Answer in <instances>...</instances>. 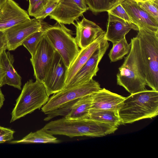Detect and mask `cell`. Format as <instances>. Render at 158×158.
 Wrapping results in <instances>:
<instances>
[{
  "mask_svg": "<svg viewBox=\"0 0 158 158\" xmlns=\"http://www.w3.org/2000/svg\"><path fill=\"white\" fill-rule=\"evenodd\" d=\"M117 129V127L90 119H71L64 117L49 122L41 129L52 135H64L72 138L104 136L114 133Z\"/></svg>",
  "mask_w": 158,
  "mask_h": 158,
  "instance_id": "6da1fadb",
  "label": "cell"
},
{
  "mask_svg": "<svg viewBox=\"0 0 158 158\" xmlns=\"http://www.w3.org/2000/svg\"><path fill=\"white\" fill-rule=\"evenodd\" d=\"M131 48L117 74V84L131 94L143 91L147 85L138 38L131 39Z\"/></svg>",
  "mask_w": 158,
  "mask_h": 158,
  "instance_id": "7a4b0ae2",
  "label": "cell"
},
{
  "mask_svg": "<svg viewBox=\"0 0 158 158\" xmlns=\"http://www.w3.org/2000/svg\"><path fill=\"white\" fill-rule=\"evenodd\" d=\"M118 113L121 123L152 118L158 114V91L145 90L126 98Z\"/></svg>",
  "mask_w": 158,
  "mask_h": 158,
  "instance_id": "3957f363",
  "label": "cell"
},
{
  "mask_svg": "<svg viewBox=\"0 0 158 158\" xmlns=\"http://www.w3.org/2000/svg\"><path fill=\"white\" fill-rule=\"evenodd\" d=\"M136 37L145 73L147 85L158 91V32L139 27Z\"/></svg>",
  "mask_w": 158,
  "mask_h": 158,
  "instance_id": "277c9868",
  "label": "cell"
},
{
  "mask_svg": "<svg viewBox=\"0 0 158 158\" xmlns=\"http://www.w3.org/2000/svg\"><path fill=\"white\" fill-rule=\"evenodd\" d=\"M45 88L41 81L32 79L24 85L11 112L10 123L40 109L48 100Z\"/></svg>",
  "mask_w": 158,
  "mask_h": 158,
  "instance_id": "5b68a950",
  "label": "cell"
},
{
  "mask_svg": "<svg viewBox=\"0 0 158 158\" xmlns=\"http://www.w3.org/2000/svg\"><path fill=\"white\" fill-rule=\"evenodd\" d=\"M43 29L44 35L68 69L80 51L75 38L64 24L57 22Z\"/></svg>",
  "mask_w": 158,
  "mask_h": 158,
  "instance_id": "8992f818",
  "label": "cell"
},
{
  "mask_svg": "<svg viewBox=\"0 0 158 158\" xmlns=\"http://www.w3.org/2000/svg\"><path fill=\"white\" fill-rule=\"evenodd\" d=\"M101 88L97 81L93 79L83 84L64 88L53 94L41 108L44 113L56 109L69 101L92 94Z\"/></svg>",
  "mask_w": 158,
  "mask_h": 158,
  "instance_id": "52a82bcc",
  "label": "cell"
},
{
  "mask_svg": "<svg viewBox=\"0 0 158 158\" xmlns=\"http://www.w3.org/2000/svg\"><path fill=\"white\" fill-rule=\"evenodd\" d=\"M55 51L44 34L30 59L36 80L43 81L52 63Z\"/></svg>",
  "mask_w": 158,
  "mask_h": 158,
  "instance_id": "ba28073f",
  "label": "cell"
},
{
  "mask_svg": "<svg viewBox=\"0 0 158 158\" xmlns=\"http://www.w3.org/2000/svg\"><path fill=\"white\" fill-rule=\"evenodd\" d=\"M89 9L84 0H60L49 16L59 23L74 25V21Z\"/></svg>",
  "mask_w": 158,
  "mask_h": 158,
  "instance_id": "9c48e42d",
  "label": "cell"
},
{
  "mask_svg": "<svg viewBox=\"0 0 158 158\" xmlns=\"http://www.w3.org/2000/svg\"><path fill=\"white\" fill-rule=\"evenodd\" d=\"M43 29L40 19L35 18L15 25L4 31L7 49L14 51L22 45L23 43L34 33Z\"/></svg>",
  "mask_w": 158,
  "mask_h": 158,
  "instance_id": "30bf717a",
  "label": "cell"
},
{
  "mask_svg": "<svg viewBox=\"0 0 158 158\" xmlns=\"http://www.w3.org/2000/svg\"><path fill=\"white\" fill-rule=\"evenodd\" d=\"M68 70L61 57L56 50L52 63L42 82L49 96L64 88Z\"/></svg>",
  "mask_w": 158,
  "mask_h": 158,
  "instance_id": "8fae6325",
  "label": "cell"
},
{
  "mask_svg": "<svg viewBox=\"0 0 158 158\" xmlns=\"http://www.w3.org/2000/svg\"><path fill=\"white\" fill-rule=\"evenodd\" d=\"M109 46L106 40L80 68L65 87L77 85L88 82L97 75L99 70L98 65Z\"/></svg>",
  "mask_w": 158,
  "mask_h": 158,
  "instance_id": "7c38bea8",
  "label": "cell"
},
{
  "mask_svg": "<svg viewBox=\"0 0 158 158\" xmlns=\"http://www.w3.org/2000/svg\"><path fill=\"white\" fill-rule=\"evenodd\" d=\"M30 19L27 11L13 0H8L0 9V31Z\"/></svg>",
  "mask_w": 158,
  "mask_h": 158,
  "instance_id": "4fadbf2b",
  "label": "cell"
},
{
  "mask_svg": "<svg viewBox=\"0 0 158 158\" xmlns=\"http://www.w3.org/2000/svg\"><path fill=\"white\" fill-rule=\"evenodd\" d=\"M121 5L138 27L158 32V22L142 9L134 0H124Z\"/></svg>",
  "mask_w": 158,
  "mask_h": 158,
  "instance_id": "5bb4252c",
  "label": "cell"
},
{
  "mask_svg": "<svg viewBox=\"0 0 158 158\" xmlns=\"http://www.w3.org/2000/svg\"><path fill=\"white\" fill-rule=\"evenodd\" d=\"M76 29L75 38L79 47L86 48L94 41L104 31L94 22L84 17L74 25Z\"/></svg>",
  "mask_w": 158,
  "mask_h": 158,
  "instance_id": "9a60e30c",
  "label": "cell"
},
{
  "mask_svg": "<svg viewBox=\"0 0 158 158\" xmlns=\"http://www.w3.org/2000/svg\"><path fill=\"white\" fill-rule=\"evenodd\" d=\"M108 13L107 30L105 35L107 41L114 44L125 38L126 35L131 30L138 31V27L135 24Z\"/></svg>",
  "mask_w": 158,
  "mask_h": 158,
  "instance_id": "2e32d148",
  "label": "cell"
},
{
  "mask_svg": "<svg viewBox=\"0 0 158 158\" xmlns=\"http://www.w3.org/2000/svg\"><path fill=\"white\" fill-rule=\"evenodd\" d=\"M91 109L118 111L126 97L103 88L92 94Z\"/></svg>",
  "mask_w": 158,
  "mask_h": 158,
  "instance_id": "e0dca14e",
  "label": "cell"
},
{
  "mask_svg": "<svg viewBox=\"0 0 158 158\" xmlns=\"http://www.w3.org/2000/svg\"><path fill=\"white\" fill-rule=\"evenodd\" d=\"M105 32L104 31L94 41L86 48L80 50L77 56L68 69L66 84L70 81L94 52L102 46L106 40L105 38Z\"/></svg>",
  "mask_w": 158,
  "mask_h": 158,
  "instance_id": "ac0fdd59",
  "label": "cell"
},
{
  "mask_svg": "<svg viewBox=\"0 0 158 158\" xmlns=\"http://www.w3.org/2000/svg\"><path fill=\"white\" fill-rule=\"evenodd\" d=\"M6 50H4L0 55L3 73V85H7L21 90L22 78L14 68V57Z\"/></svg>",
  "mask_w": 158,
  "mask_h": 158,
  "instance_id": "d6986e66",
  "label": "cell"
},
{
  "mask_svg": "<svg viewBox=\"0 0 158 158\" xmlns=\"http://www.w3.org/2000/svg\"><path fill=\"white\" fill-rule=\"evenodd\" d=\"M91 94L79 98L73 106L70 113L64 117L71 119H90L89 111L92 102Z\"/></svg>",
  "mask_w": 158,
  "mask_h": 158,
  "instance_id": "ffe728a7",
  "label": "cell"
},
{
  "mask_svg": "<svg viewBox=\"0 0 158 158\" xmlns=\"http://www.w3.org/2000/svg\"><path fill=\"white\" fill-rule=\"evenodd\" d=\"M60 140L46 131L40 129L35 132H31L22 139L11 141L12 143H58Z\"/></svg>",
  "mask_w": 158,
  "mask_h": 158,
  "instance_id": "44dd1931",
  "label": "cell"
},
{
  "mask_svg": "<svg viewBox=\"0 0 158 158\" xmlns=\"http://www.w3.org/2000/svg\"><path fill=\"white\" fill-rule=\"evenodd\" d=\"M90 119L117 127L121 124L118 111L105 110L90 109Z\"/></svg>",
  "mask_w": 158,
  "mask_h": 158,
  "instance_id": "7402d4cb",
  "label": "cell"
},
{
  "mask_svg": "<svg viewBox=\"0 0 158 158\" xmlns=\"http://www.w3.org/2000/svg\"><path fill=\"white\" fill-rule=\"evenodd\" d=\"M124 0H84L89 9L94 14L107 11L121 4Z\"/></svg>",
  "mask_w": 158,
  "mask_h": 158,
  "instance_id": "603a6c76",
  "label": "cell"
},
{
  "mask_svg": "<svg viewBox=\"0 0 158 158\" xmlns=\"http://www.w3.org/2000/svg\"><path fill=\"white\" fill-rule=\"evenodd\" d=\"M113 44V47L108 54L112 62L122 59L124 56L129 52L131 48V43H128L126 38Z\"/></svg>",
  "mask_w": 158,
  "mask_h": 158,
  "instance_id": "cb8c5ba5",
  "label": "cell"
},
{
  "mask_svg": "<svg viewBox=\"0 0 158 158\" xmlns=\"http://www.w3.org/2000/svg\"><path fill=\"white\" fill-rule=\"evenodd\" d=\"M79 98L69 101L55 109L44 113L47 116L44 118V120L47 121L59 116L65 117L70 113L73 106Z\"/></svg>",
  "mask_w": 158,
  "mask_h": 158,
  "instance_id": "d4e9b609",
  "label": "cell"
},
{
  "mask_svg": "<svg viewBox=\"0 0 158 158\" xmlns=\"http://www.w3.org/2000/svg\"><path fill=\"white\" fill-rule=\"evenodd\" d=\"M44 35L43 28L41 31L32 34L23 43L22 45L27 50L31 56L35 54L38 45Z\"/></svg>",
  "mask_w": 158,
  "mask_h": 158,
  "instance_id": "484cf974",
  "label": "cell"
},
{
  "mask_svg": "<svg viewBox=\"0 0 158 158\" xmlns=\"http://www.w3.org/2000/svg\"><path fill=\"white\" fill-rule=\"evenodd\" d=\"M139 6L158 22V0H149L138 3Z\"/></svg>",
  "mask_w": 158,
  "mask_h": 158,
  "instance_id": "4316f807",
  "label": "cell"
},
{
  "mask_svg": "<svg viewBox=\"0 0 158 158\" xmlns=\"http://www.w3.org/2000/svg\"><path fill=\"white\" fill-rule=\"evenodd\" d=\"M107 12L122 19L128 22L134 24L133 22L121 4H119L108 11Z\"/></svg>",
  "mask_w": 158,
  "mask_h": 158,
  "instance_id": "83f0119b",
  "label": "cell"
},
{
  "mask_svg": "<svg viewBox=\"0 0 158 158\" xmlns=\"http://www.w3.org/2000/svg\"><path fill=\"white\" fill-rule=\"evenodd\" d=\"M59 2V1L49 0L47 5L35 17V18L41 20L46 18L54 10L57 6Z\"/></svg>",
  "mask_w": 158,
  "mask_h": 158,
  "instance_id": "f1b7e54d",
  "label": "cell"
},
{
  "mask_svg": "<svg viewBox=\"0 0 158 158\" xmlns=\"http://www.w3.org/2000/svg\"><path fill=\"white\" fill-rule=\"evenodd\" d=\"M49 0H41L33 6L29 7L28 14L34 17L42 11L47 5Z\"/></svg>",
  "mask_w": 158,
  "mask_h": 158,
  "instance_id": "f546056e",
  "label": "cell"
},
{
  "mask_svg": "<svg viewBox=\"0 0 158 158\" xmlns=\"http://www.w3.org/2000/svg\"><path fill=\"white\" fill-rule=\"evenodd\" d=\"M15 131L10 128L0 126V143L11 141Z\"/></svg>",
  "mask_w": 158,
  "mask_h": 158,
  "instance_id": "4dcf8cb0",
  "label": "cell"
},
{
  "mask_svg": "<svg viewBox=\"0 0 158 158\" xmlns=\"http://www.w3.org/2000/svg\"><path fill=\"white\" fill-rule=\"evenodd\" d=\"M7 41L4 31H0V55L5 49H7Z\"/></svg>",
  "mask_w": 158,
  "mask_h": 158,
  "instance_id": "1f68e13d",
  "label": "cell"
},
{
  "mask_svg": "<svg viewBox=\"0 0 158 158\" xmlns=\"http://www.w3.org/2000/svg\"><path fill=\"white\" fill-rule=\"evenodd\" d=\"M3 80V73L1 64V58L0 55V88L3 86L2 82Z\"/></svg>",
  "mask_w": 158,
  "mask_h": 158,
  "instance_id": "d6a6232c",
  "label": "cell"
},
{
  "mask_svg": "<svg viewBox=\"0 0 158 158\" xmlns=\"http://www.w3.org/2000/svg\"><path fill=\"white\" fill-rule=\"evenodd\" d=\"M5 100L4 96L0 88V109L2 107Z\"/></svg>",
  "mask_w": 158,
  "mask_h": 158,
  "instance_id": "836d02e7",
  "label": "cell"
},
{
  "mask_svg": "<svg viewBox=\"0 0 158 158\" xmlns=\"http://www.w3.org/2000/svg\"><path fill=\"white\" fill-rule=\"evenodd\" d=\"M29 1V7H30L41 0H27Z\"/></svg>",
  "mask_w": 158,
  "mask_h": 158,
  "instance_id": "e575fe53",
  "label": "cell"
},
{
  "mask_svg": "<svg viewBox=\"0 0 158 158\" xmlns=\"http://www.w3.org/2000/svg\"><path fill=\"white\" fill-rule=\"evenodd\" d=\"M8 0H0V9Z\"/></svg>",
  "mask_w": 158,
  "mask_h": 158,
  "instance_id": "d590c367",
  "label": "cell"
},
{
  "mask_svg": "<svg viewBox=\"0 0 158 158\" xmlns=\"http://www.w3.org/2000/svg\"><path fill=\"white\" fill-rule=\"evenodd\" d=\"M134 0L137 3H139V2H143L142 0Z\"/></svg>",
  "mask_w": 158,
  "mask_h": 158,
  "instance_id": "8d00e7d4",
  "label": "cell"
},
{
  "mask_svg": "<svg viewBox=\"0 0 158 158\" xmlns=\"http://www.w3.org/2000/svg\"><path fill=\"white\" fill-rule=\"evenodd\" d=\"M55 1H59L60 0H53Z\"/></svg>",
  "mask_w": 158,
  "mask_h": 158,
  "instance_id": "74e56055",
  "label": "cell"
},
{
  "mask_svg": "<svg viewBox=\"0 0 158 158\" xmlns=\"http://www.w3.org/2000/svg\"><path fill=\"white\" fill-rule=\"evenodd\" d=\"M142 0L143 1H148V0Z\"/></svg>",
  "mask_w": 158,
  "mask_h": 158,
  "instance_id": "f35d334b",
  "label": "cell"
},
{
  "mask_svg": "<svg viewBox=\"0 0 158 158\" xmlns=\"http://www.w3.org/2000/svg\"></svg>",
  "mask_w": 158,
  "mask_h": 158,
  "instance_id": "ab89813d",
  "label": "cell"
}]
</instances>
